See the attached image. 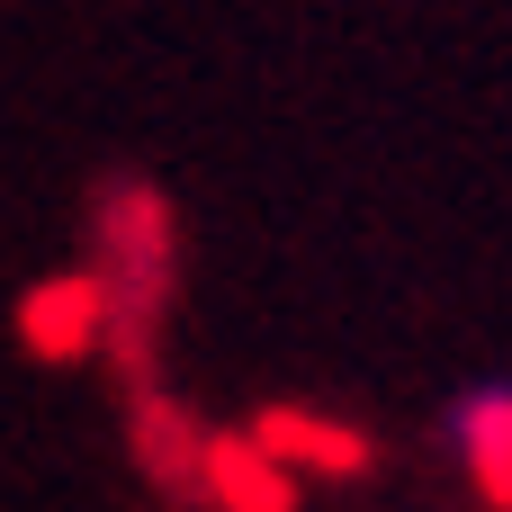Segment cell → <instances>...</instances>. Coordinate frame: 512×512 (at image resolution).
Returning a JSON list of instances; mask_svg holds the SVG:
<instances>
[{
	"label": "cell",
	"instance_id": "cell-1",
	"mask_svg": "<svg viewBox=\"0 0 512 512\" xmlns=\"http://www.w3.org/2000/svg\"><path fill=\"white\" fill-rule=\"evenodd\" d=\"M261 450H270V459H315V468H360V441H351V432L297 423V414H270V423H261Z\"/></svg>",
	"mask_w": 512,
	"mask_h": 512
},
{
	"label": "cell",
	"instance_id": "cell-2",
	"mask_svg": "<svg viewBox=\"0 0 512 512\" xmlns=\"http://www.w3.org/2000/svg\"><path fill=\"white\" fill-rule=\"evenodd\" d=\"M216 486H225L234 512H288V486H279V468H270L261 441H252V459L243 450H216Z\"/></svg>",
	"mask_w": 512,
	"mask_h": 512
},
{
	"label": "cell",
	"instance_id": "cell-3",
	"mask_svg": "<svg viewBox=\"0 0 512 512\" xmlns=\"http://www.w3.org/2000/svg\"><path fill=\"white\" fill-rule=\"evenodd\" d=\"M468 450H477L486 486L512 495V396H477V405H468Z\"/></svg>",
	"mask_w": 512,
	"mask_h": 512
}]
</instances>
